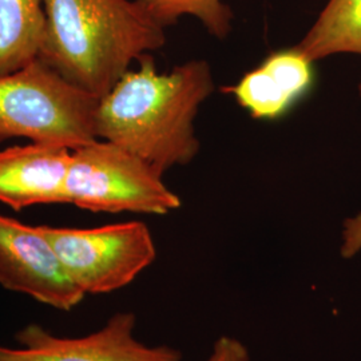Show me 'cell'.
I'll return each instance as SVG.
<instances>
[{
	"mask_svg": "<svg viewBox=\"0 0 361 361\" xmlns=\"http://www.w3.org/2000/svg\"><path fill=\"white\" fill-rule=\"evenodd\" d=\"M99 99L95 133L140 157L161 174L188 165L200 150L194 118L213 92L207 61H189L158 74L146 54Z\"/></svg>",
	"mask_w": 361,
	"mask_h": 361,
	"instance_id": "1",
	"label": "cell"
},
{
	"mask_svg": "<svg viewBox=\"0 0 361 361\" xmlns=\"http://www.w3.org/2000/svg\"><path fill=\"white\" fill-rule=\"evenodd\" d=\"M43 7L38 59L99 99L133 61L166 43L165 27L138 0H43Z\"/></svg>",
	"mask_w": 361,
	"mask_h": 361,
	"instance_id": "2",
	"label": "cell"
},
{
	"mask_svg": "<svg viewBox=\"0 0 361 361\" xmlns=\"http://www.w3.org/2000/svg\"><path fill=\"white\" fill-rule=\"evenodd\" d=\"M98 104L37 58L0 75V142L27 138L74 150L98 140Z\"/></svg>",
	"mask_w": 361,
	"mask_h": 361,
	"instance_id": "3",
	"label": "cell"
},
{
	"mask_svg": "<svg viewBox=\"0 0 361 361\" xmlns=\"http://www.w3.org/2000/svg\"><path fill=\"white\" fill-rule=\"evenodd\" d=\"M162 176L126 149L95 140L71 150L67 204L92 213L168 214L180 200Z\"/></svg>",
	"mask_w": 361,
	"mask_h": 361,
	"instance_id": "4",
	"label": "cell"
},
{
	"mask_svg": "<svg viewBox=\"0 0 361 361\" xmlns=\"http://www.w3.org/2000/svg\"><path fill=\"white\" fill-rule=\"evenodd\" d=\"M71 281L85 295H104L131 284L157 257L150 229L140 221L99 228L40 226Z\"/></svg>",
	"mask_w": 361,
	"mask_h": 361,
	"instance_id": "5",
	"label": "cell"
},
{
	"mask_svg": "<svg viewBox=\"0 0 361 361\" xmlns=\"http://www.w3.org/2000/svg\"><path fill=\"white\" fill-rule=\"evenodd\" d=\"M134 328L135 316L128 312L83 337H59L30 324L15 336L18 348L0 344V361H183L177 349L145 345Z\"/></svg>",
	"mask_w": 361,
	"mask_h": 361,
	"instance_id": "6",
	"label": "cell"
},
{
	"mask_svg": "<svg viewBox=\"0 0 361 361\" xmlns=\"http://www.w3.org/2000/svg\"><path fill=\"white\" fill-rule=\"evenodd\" d=\"M0 285L58 310H73L85 293L71 281L40 231L0 214Z\"/></svg>",
	"mask_w": 361,
	"mask_h": 361,
	"instance_id": "7",
	"label": "cell"
},
{
	"mask_svg": "<svg viewBox=\"0 0 361 361\" xmlns=\"http://www.w3.org/2000/svg\"><path fill=\"white\" fill-rule=\"evenodd\" d=\"M71 150L31 142L0 152V202L13 210L67 204L66 180Z\"/></svg>",
	"mask_w": 361,
	"mask_h": 361,
	"instance_id": "8",
	"label": "cell"
},
{
	"mask_svg": "<svg viewBox=\"0 0 361 361\" xmlns=\"http://www.w3.org/2000/svg\"><path fill=\"white\" fill-rule=\"evenodd\" d=\"M312 63L297 46L271 52L257 68L224 91L234 95L253 118L276 119L310 90Z\"/></svg>",
	"mask_w": 361,
	"mask_h": 361,
	"instance_id": "9",
	"label": "cell"
},
{
	"mask_svg": "<svg viewBox=\"0 0 361 361\" xmlns=\"http://www.w3.org/2000/svg\"><path fill=\"white\" fill-rule=\"evenodd\" d=\"M44 20L43 0H0V75L38 58Z\"/></svg>",
	"mask_w": 361,
	"mask_h": 361,
	"instance_id": "10",
	"label": "cell"
},
{
	"mask_svg": "<svg viewBox=\"0 0 361 361\" xmlns=\"http://www.w3.org/2000/svg\"><path fill=\"white\" fill-rule=\"evenodd\" d=\"M297 47L312 62L337 54L361 56V0H328Z\"/></svg>",
	"mask_w": 361,
	"mask_h": 361,
	"instance_id": "11",
	"label": "cell"
},
{
	"mask_svg": "<svg viewBox=\"0 0 361 361\" xmlns=\"http://www.w3.org/2000/svg\"><path fill=\"white\" fill-rule=\"evenodd\" d=\"M161 26L177 23L183 15L200 19L216 38H226L232 30L233 13L221 0H138Z\"/></svg>",
	"mask_w": 361,
	"mask_h": 361,
	"instance_id": "12",
	"label": "cell"
},
{
	"mask_svg": "<svg viewBox=\"0 0 361 361\" xmlns=\"http://www.w3.org/2000/svg\"><path fill=\"white\" fill-rule=\"evenodd\" d=\"M207 361H249V353L240 340L224 336L216 341Z\"/></svg>",
	"mask_w": 361,
	"mask_h": 361,
	"instance_id": "13",
	"label": "cell"
},
{
	"mask_svg": "<svg viewBox=\"0 0 361 361\" xmlns=\"http://www.w3.org/2000/svg\"><path fill=\"white\" fill-rule=\"evenodd\" d=\"M361 250V213L356 217L344 221L341 256L344 258L355 257Z\"/></svg>",
	"mask_w": 361,
	"mask_h": 361,
	"instance_id": "14",
	"label": "cell"
},
{
	"mask_svg": "<svg viewBox=\"0 0 361 361\" xmlns=\"http://www.w3.org/2000/svg\"><path fill=\"white\" fill-rule=\"evenodd\" d=\"M359 90H360V95H361V85H360V89H359Z\"/></svg>",
	"mask_w": 361,
	"mask_h": 361,
	"instance_id": "15",
	"label": "cell"
}]
</instances>
